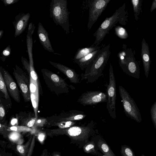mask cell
I'll return each instance as SVG.
<instances>
[{
	"label": "cell",
	"mask_w": 156,
	"mask_h": 156,
	"mask_svg": "<svg viewBox=\"0 0 156 156\" xmlns=\"http://www.w3.org/2000/svg\"><path fill=\"white\" fill-rule=\"evenodd\" d=\"M93 127L94 122L92 121L86 126H73L63 129H48L46 132L50 137L66 135L72 143L77 144L80 147L87 142L89 137L94 132Z\"/></svg>",
	"instance_id": "1"
},
{
	"label": "cell",
	"mask_w": 156,
	"mask_h": 156,
	"mask_svg": "<svg viewBox=\"0 0 156 156\" xmlns=\"http://www.w3.org/2000/svg\"><path fill=\"white\" fill-rule=\"evenodd\" d=\"M128 13L126 9V3L117 9L112 15L107 17L93 34L95 40L92 45L99 46L106 35L118 23L126 25L128 22Z\"/></svg>",
	"instance_id": "2"
},
{
	"label": "cell",
	"mask_w": 156,
	"mask_h": 156,
	"mask_svg": "<svg viewBox=\"0 0 156 156\" xmlns=\"http://www.w3.org/2000/svg\"><path fill=\"white\" fill-rule=\"evenodd\" d=\"M110 48L109 44L101 49L82 74V79L87 80L89 83H93L103 75L111 54Z\"/></svg>",
	"instance_id": "3"
},
{
	"label": "cell",
	"mask_w": 156,
	"mask_h": 156,
	"mask_svg": "<svg viewBox=\"0 0 156 156\" xmlns=\"http://www.w3.org/2000/svg\"><path fill=\"white\" fill-rule=\"evenodd\" d=\"M49 11L54 23L56 25L60 26L66 34H69L70 24L67 0H51Z\"/></svg>",
	"instance_id": "4"
},
{
	"label": "cell",
	"mask_w": 156,
	"mask_h": 156,
	"mask_svg": "<svg viewBox=\"0 0 156 156\" xmlns=\"http://www.w3.org/2000/svg\"><path fill=\"white\" fill-rule=\"evenodd\" d=\"M118 54L120 66L124 73L127 75L139 79L140 76V67L136 60L134 54L131 48L125 46Z\"/></svg>",
	"instance_id": "5"
},
{
	"label": "cell",
	"mask_w": 156,
	"mask_h": 156,
	"mask_svg": "<svg viewBox=\"0 0 156 156\" xmlns=\"http://www.w3.org/2000/svg\"><path fill=\"white\" fill-rule=\"evenodd\" d=\"M119 90L126 115L137 122H141L142 116L134 99L122 86L119 85Z\"/></svg>",
	"instance_id": "6"
},
{
	"label": "cell",
	"mask_w": 156,
	"mask_h": 156,
	"mask_svg": "<svg viewBox=\"0 0 156 156\" xmlns=\"http://www.w3.org/2000/svg\"><path fill=\"white\" fill-rule=\"evenodd\" d=\"M109 71V82L107 85L106 93L107 96L106 108L109 115L112 119H114L116 117V86L113 67L111 63L110 65Z\"/></svg>",
	"instance_id": "7"
},
{
	"label": "cell",
	"mask_w": 156,
	"mask_h": 156,
	"mask_svg": "<svg viewBox=\"0 0 156 156\" xmlns=\"http://www.w3.org/2000/svg\"><path fill=\"white\" fill-rule=\"evenodd\" d=\"M111 0H88L89 8L87 28L90 30L101 13L105 10Z\"/></svg>",
	"instance_id": "8"
},
{
	"label": "cell",
	"mask_w": 156,
	"mask_h": 156,
	"mask_svg": "<svg viewBox=\"0 0 156 156\" xmlns=\"http://www.w3.org/2000/svg\"><path fill=\"white\" fill-rule=\"evenodd\" d=\"M13 75L25 101H30V81L26 73L21 69H14Z\"/></svg>",
	"instance_id": "9"
},
{
	"label": "cell",
	"mask_w": 156,
	"mask_h": 156,
	"mask_svg": "<svg viewBox=\"0 0 156 156\" xmlns=\"http://www.w3.org/2000/svg\"><path fill=\"white\" fill-rule=\"evenodd\" d=\"M78 101L84 106L93 105L107 102V96L106 93L101 91H87L82 94Z\"/></svg>",
	"instance_id": "10"
},
{
	"label": "cell",
	"mask_w": 156,
	"mask_h": 156,
	"mask_svg": "<svg viewBox=\"0 0 156 156\" xmlns=\"http://www.w3.org/2000/svg\"><path fill=\"white\" fill-rule=\"evenodd\" d=\"M35 27L32 23H30L27 35V50L29 59L30 75L32 78L35 77L37 74L35 71L33 55V41L32 35L34 31Z\"/></svg>",
	"instance_id": "11"
},
{
	"label": "cell",
	"mask_w": 156,
	"mask_h": 156,
	"mask_svg": "<svg viewBox=\"0 0 156 156\" xmlns=\"http://www.w3.org/2000/svg\"><path fill=\"white\" fill-rule=\"evenodd\" d=\"M3 78L6 87L11 97L17 102L20 101V94L17 86L13 78L5 70L3 72Z\"/></svg>",
	"instance_id": "12"
},
{
	"label": "cell",
	"mask_w": 156,
	"mask_h": 156,
	"mask_svg": "<svg viewBox=\"0 0 156 156\" xmlns=\"http://www.w3.org/2000/svg\"><path fill=\"white\" fill-rule=\"evenodd\" d=\"M141 56L143 62L145 76L148 77L151 61L150 58L149 45L144 38L141 42Z\"/></svg>",
	"instance_id": "13"
},
{
	"label": "cell",
	"mask_w": 156,
	"mask_h": 156,
	"mask_svg": "<svg viewBox=\"0 0 156 156\" xmlns=\"http://www.w3.org/2000/svg\"><path fill=\"white\" fill-rule=\"evenodd\" d=\"M37 33L40 42L44 49L49 52L54 53L48 37V33L40 22L38 24Z\"/></svg>",
	"instance_id": "14"
},
{
	"label": "cell",
	"mask_w": 156,
	"mask_h": 156,
	"mask_svg": "<svg viewBox=\"0 0 156 156\" xmlns=\"http://www.w3.org/2000/svg\"><path fill=\"white\" fill-rule=\"evenodd\" d=\"M52 66L63 73L69 79L71 82L77 83L79 82V75L74 70L59 63L49 61Z\"/></svg>",
	"instance_id": "15"
},
{
	"label": "cell",
	"mask_w": 156,
	"mask_h": 156,
	"mask_svg": "<svg viewBox=\"0 0 156 156\" xmlns=\"http://www.w3.org/2000/svg\"><path fill=\"white\" fill-rule=\"evenodd\" d=\"M41 71L44 77L48 78L56 87L64 89L68 86L63 79L48 70L43 69Z\"/></svg>",
	"instance_id": "16"
},
{
	"label": "cell",
	"mask_w": 156,
	"mask_h": 156,
	"mask_svg": "<svg viewBox=\"0 0 156 156\" xmlns=\"http://www.w3.org/2000/svg\"><path fill=\"white\" fill-rule=\"evenodd\" d=\"M30 14L29 13L22 15L20 19L16 23L15 26V37L19 36L24 30L27 27Z\"/></svg>",
	"instance_id": "17"
},
{
	"label": "cell",
	"mask_w": 156,
	"mask_h": 156,
	"mask_svg": "<svg viewBox=\"0 0 156 156\" xmlns=\"http://www.w3.org/2000/svg\"><path fill=\"white\" fill-rule=\"evenodd\" d=\"M101 48L98 49L82 58L74 61L78 65L82 70H83L86 69L93 61L96 54Z\"/></svg>",
	"instance_id": "18"
},
{
	"label": "cell",
	"mask_w": 156,
	"mask_h": 156,
	"mask_svg": "<svg viewBox=\"0 0 156 156\" xmlns=\"http://www.w3.org/2000/svg\"><path fill=\"white\" fill-rule=\"evenodd\" d=\"M101 48L99 46L92 45L90 47L79 48L74 56V61L78 60L90 53Z\"/></svg>",
	"instance_id": "19"
},
{
	"label": "cell",
	"mask_w": 156,
	"mask_h": 156,
	"mask_svg": "<svg viewBox=\"0 0 156 156\" xmlns=\"http://www.w3.org/2000/svg\"><path fill=\"white\" fill-rule=\"evenodd\" d=\"M97 145L99 149L105 156H116L105 141L99 139Z\"/></svg>",
	"instance_id": "20"
},
{
	"label": "cell",
	"mask_w": 156,
	"mask_h": 156,
	"mask_svg": "<svg viewBox=\"0 0 156 156\" xmlns=\"http://www.w3.org/2000/svg\"><path fill=\"white\" fill-rule=\"evenodd\" d=\"M143 0H132L131 1L132 4L135 17V19L137 21L138 16L141 10V6Z\"/></svg>",
	"instance_id": "21"
},
{
	"label": "cell",
	"mask_w": 156,
	"mask_h": 156,
	"mask_svg": "<svg viewBox=\"0 0 156 156\" xmlns=\"http://www.w3.org/2000/svg\"><path fill=\"white\" fill-rule=\"evenodd\" d=\"M30 99L34 111L35 117L37 118L38 110L39 93L38 92L35 93H30Z\"/></svg>",
	"instance_id": "22"
},
{
	"label": "cell",
	"mask_w": 156,
	"mask_h": 156,
	"mask_svg": "<svg viewBox=\"0 0 156 156\" xmlns=\"http://www.w3.org/2000/svg\"><path fill=\"white\" fill-rule=\"evenodd\" d=\"M32 136H31L25 145L18 144L16 147L17 152L21 156H26L28 151Z\"/></svg>",
	"instance_id": "23"
},
{
	"label": "cell",
	"mask_w": 156,
	"mask_h": 156,
	"mask_svg": "<svg viewBox=\"0 0 156 156\" xmlns=\"http://www.w3.org/2000/svg\"><path fill=\"white\" fill-rule=\"evenodd\" d=\"M95 144L94 141L87 142L83 147L84 151L87 153L94 155H98V152L95 150Z\"/></svg>",
	"instance_id": "24"
},
{
	"label": "cell",
	"mask_w": 156,
	"mask_h": 156,
	"mask_svg": "<svg viewBox=\"0 0 156 156\" xmlns=\"http://www.w3.org/2000/svg\"><path fill=\"white\" fill-rule=\"evenodd\" d=\"M116 34L119 38L122 39H126L128 37V34L126 30L120 26H115V28Z\"/></svg>",
	"instance_id": "25"
},
{
	"label": "cell",
	"mask_w": 156,
	"mask_h": 156,
	"mask_svg": "<svg viewBox=\"0 0 156 156\" xmlns=\"http://www.w3.org/2000/svg\"><path fill=\"white\" fill-rule=\"evenodd\" d=\"M120 152L122 156H135L133 150L126 145L121 146Z\"/></svg>",
	"instance_id": "26"
},
{
	"label": "cell",
	"mask_w": 156,
	"mask_h": 156,
	"mask_svg": "<svg viewBox=\"0 0 156 156\" xmlns=\"http://www.w3.org/2000/svg\"><path fill=\"white\" fill-rule=\"evenodd\" d=\"M75 124V122L72 121H58L53 123L52 125L58 126L59 129H63L72 126Z\"/></svg>",
	"instance_id": "27"
},
{
	"label": "cell",
	"mask_w": 156,
	"mask_h": 156,
	"mask_svg": "<svg viewBox=\"0 0 156 156\" xmlns=\"http://www.w3.org/2000/svg\"><path fill=\"white\" fill-rule=\"evenodd\" d=\"M0 90L3 93L6 99H8L9 96L7 92L5 83L2 73L0 71Z\"/></svg>",
	"instance_id": "28"
},
{
	"label": "cell",
	"mask_w": 156,
	"mask_h": 156,
	"mask_svg": "<svg viewBox=\"0 0 156 156\" xmlns=\"http://www.w3.org/2000/svg\"><path fill=\"white\" fill-rule=\"evenodd\" d=\"M86 116V115H76L71 116L67 118H61L58 120V121H72L79 120L83 119Z\"/></svg>",
	"instance_id": "29"
},
{
	"label": "cell",
	"mask_w": 156,
	"mask_h": 156,
	"mask_svg": "<svg viewBox=\"0 0 156 156\" xmlns=\"http://www.w3.org/2000/svg\"><path fill=\"white\" fill-rule=\"evenodd\" d=\"M150 112L152 121L155 128L156 129V101L152 105Z\"/></svg>",
	"instance_id": "30"
},
{
	"label": "cell",
	"mask_w": 156,
	"mask_h": 156,
	"mask_svg": "<svg viewBox=\"0 0 156 156\" xmlns=\"http://www.w3.org/2000/svg\"><path fill=\"white\" fill-rule=\"evenodd\" d=\"M32 129L30 128L23 126H13L8 128V130H12L15 131H24L30 132L31 131Z\"/></svg>",
	"instance_id": "31"
},
{
	"label": "cell",
	"mask_w": 156,
	"mask_h": 156,
	"mask_svg": "<svg viewBox=\"0 0 156 156\" xmlns=\"http://www.w3.org/2000/svg\"><path fill=\"white\" fill-rule=\"evenodd\" d=\"M22 136L18 132L13 131L11 132L9 135V139L13 142H17L21 138Z\"/></svg>",
	"instance_id": "32"
},
{
	"label": "cell",
	"mask_w": 156,
	"mask_h": 156,
	"mask_svg": "<svg viewBox=\"0 0 156 156\" xmlns=\"http://www.w3.org/2000/svg\"><path fill=\"white\" fill-rule=\"evenodd\" d=\"M36 136H37V138L39 142L43 144L45 140L46 136V133L44 131L39 130Z\"/></svg>",
	"instance_id": "33"
},
{
	"label": "cell",
	"mask_w": 156,
	"mask_h": 156,
	"mask_svg": "<svg viewBox=\"0 0 156 156\" xmlns=\"http://www.w3.org/2000/svg\"><path fill=\"white\" fill-rule=\"evenodd\" d=\"M36 136L34 135L32 136V139L26 156H32L35 144Z\"/></svg>",
	"instance_id": "34"
},
{
	"label": "cell",
	"mask_w": 156,
	"mask_h": 156,
	"mask_svg": "<svg viewBox=\"0 0 156 156\" xmlns=\"http://www.w3.org/2000/svg\"><path fill=\"white\" fill-rule=\"evenodd\" d=\"M37 119V118L35 117L31 118L30 119L25 121L23 123V125H25V126L28 127H32L34 125Z\"/></svg>",
	"instance_id": "35"
},
{
	"label": "cell",
	"mask_w": 156,
	"mask_h": 156,
	"mask_svg": "<svg viewBox=\"0 0 156 156\" xmlns=\"http://www.w3.org/2000/svg\"><path fill=\"white\" fill-rule=\"evenodd\" d=\"M46 123V120L44 119H37L34 126L36 127H42Z\"/></svg>",
	"instance_id": "36"
},
{
	"label": "cell",
	"mask_w": 156,
	"mask_h": 156,
	"mask_svg": "<svg viewBox=\"0 0 156 156\" xmlns=\"http://www.w3.org/2000/svg\"><path fill=\"white\" fill-rule=\"evenodd\" d=\"M8 127L5 125L2 124L0 123V134L4 135L8 131Z\"/></svg>",
	"instance_id": "37"
},
{
	"label": "cell",
	"mask_w": 156,
	"mask_h": 156,
	"mask_svg": "<svg viewBox=\"0 0 156 156\" xmlns=\"http://www.w3.org/2000/svg\"><path fill=\"white\" fill-rule=\"evenodd\" d=\"M22 63L24 68L30 75V67L29 62H28L27 60L25 58H23V59L22 60Z\"/></svg>",
	"instance_id": "38"
},
{
	"label": "cell",
	"mask_w": 156,
	"mask_h": 156,
	"mask_svg": "<svg viewBox=\"0 0 156 156\" xmlns=\"http://www.w3.org/2000/svg\"><path fill=\"white\" fill-rule=\"evenodd\" d=\"M5 115V111L4 107L1 103H0V120H2Z\"/></svg>",
	"instance_id": "39"
},
{
	"label": "cell",
	"mask_w": 156,
	"mask_h": 156,
	"mask_svg": "<svg viewBox=\"0 0 156 156\" xmlns=\"http://www.w3.org/2000/svg\"><path fill=\"white\" fill-rule=\"evenodd\" d=\"M5 6L9 5L16 3L19 0H2Z\"/></svg>",
	"instance_id": "40"
},
{
	"label": "cell",
	"mask_w": 156,
	"mask_h": 156,
	"mask_svg": "<svg viewBox=\"0 0 156 156\" xmlns=\"http://www.w3.org/2000/svg\"><path fill=\"white\" fill-rule=\"evenodd\" d=\"M156 8V0L153 1L151 7L150 11L152 12Z\"/></svg>",
	"instance_id": "41"
},
{
	"label": "cell",
	"mask_w": 156,
	"mask_h": 156,
	"mask_svg": "<svg viewBox=\"0 0 156 156\" xmlns=\"http://www.w3.org/2000/svg\"><path fill=\"white\" fill-rule=\"evenodd\" d=\"M10 54V51L9 50H7V49L6 48V49L4 50L3 51V54L5 56H8Z\"/></svg>",
	"instance_id": "42"
},
{
	"label": "cell",
	"mask_w": 156,
	"mask_h": 156,
	"mask_svg": "<svg viewBox=\"0 0 156 156\" xmlns=\"http://www.w3.org/2000/svg\"><path fill=\"white\" fill-rule=\"evenodd\" d=\"M48 150L45 149L43 151L42 154L40 156H48Z\"/></svg>",
	"instance_id": "43"
},
{
	"label": "cell",
	"mask_w": 156,
	"mask_h": 156,
	"mask_svg": "<svg viewBox=\"0 0 156 156\" xmlns=\"http://www.w3.org/2000/svg\"><path fill=\"white\" fill-rule=\"evenodd\" d=\"M53 156H61V155L58 152H54L53 153Z\"/></svg>",
	"instance_id": "44"
},
{
	"label": "cell",
	"mask_w": 156,
	"mask_h": 156,
	"mask_svg": "<svg viewBox=\"0 0 156 156\" xmlns=\"http://www.w3.org/2000/svg\"><path fill=\"white\" fill-rule=\"evenodd\" d=\"M3 33V31L2 30H0V39L2 37Z\"/></svg>",
	"instance_id": "45"
},
{
	"label": "cell",
	"mask_w": 156,
	"mask_h": 156,
	"mask_svg": "<svg viewBox=\"0 0 156 156\" xmlns=\"http://www.w3.org/2000/svg\"><path fill=\"white\" fill-rule=\"evenodd\" d=\"M16 119H13L12 121L11 122V123H12V125H13L14 124V123H15V122H16Z\"/></svg>",
	"instance_id": "46"
},
{
	"label": "cell",
	"mask_w": 156,
	"mask_h": 156,
	"mask_svg": "<svg viewBox=\"0 0 156 156\" xmlns=\"http://www.w3.org/2000/svg\"><path fill=\"white\" fill-rule=\"evenodd\" d=\"M141 156H145V155L144 154H142Z\"/></svg>",
	"instance_id": "47"
},
{
	"label": "cell",
	"mask_w": 156,
	"mask_h": 156,
	"mask_svg": "<svg viewBox=\"0 0 156 156\" xmlns=\"http://www.w3.org/2000/svg\"><path fill=\"white\" fill-rule=\"evenodd\" d=\"M0 156H2V155H0Z\"/></svg>",
	"instance_id": "48"
}]
</instances>
